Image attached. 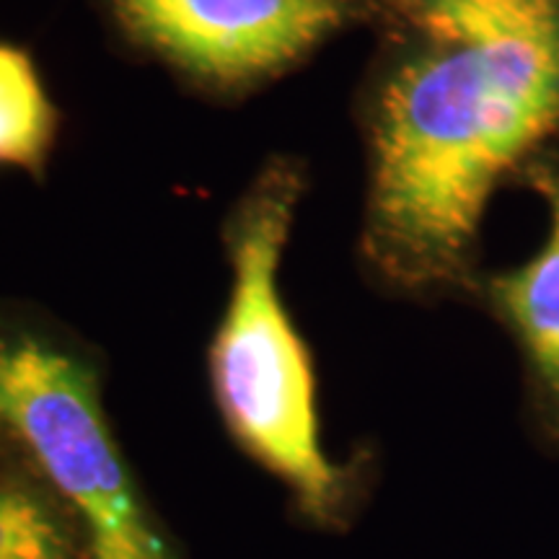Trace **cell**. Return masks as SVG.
Returning <instances> with one entry per match:
<instances>
[{
	"mask_svg": "<svg viewBox=\"0 0 559 559\" xmlns=\"http://www.w3.org/2000/svg\"><path fill=\"white\" fill-rule=\"evenodd\" d=\"M3 430H5V428H3V423H0V436H3Z\"/></svg>",
	"mask_w": 559,
	"mask_h": 559,
	"instance_id": "8",
	"label": "cell"
},
{
	"mask_svg": "<svg viewBox=\"0 0 559 559\" xmlns=\"http://www.w3.org/2000/svg\"><path fill=\"white\" fill-rule=\"evenodd\" d=\"M296 200V174L275 166L243 202L230 230L234 288L210 349V376L243 451L290 489L306 519L332 528L349 513L353 474L321 445L309 349L277 288Z\"/></svg>",
	"mask_w": 559,
	"mask_h": 559,
	"instance_id": "2",
	"label": "cell"
},
{
	"mask_svg": "<svg viewBox=\"0 0 559 559\" xmlns=\"http://www.w3.org/2000/svg\"><path fill=\"white\" fill-rule=\"evenodd\" d=\"M430 47L391 75L373 122L366 254L436 290L469 270L487 202L559 130V0H407Z\"/></svg>",
	"mask_w": 559,
	"mask_h": 559,
	"instance_id": "1",
	"label": "cell"
},
{
	"mask_svg": "<svg viewBox=\"0 0 559 559\" xmlns=\"http://www.w3.org/2000/svg\"><path fill=\"white\" fill-rule=\"evenodd\" d=\"M547 205V236L539 251L489 277L487 296L523 358V407L531 436L559 456V171H534Z\"/></svg>",
	"mask_w": 559,
	"mask_h": 559,
	"instance_id": "5",
	"label": "cell"
},
{
	"mask_svg": "<svg viewBox=\"0 0 559 559\" xmlns=\"http://www.w3.org/2000/svg\"><path fill=\"white\" fill-rule=\"evenodd\" d=\"M0 423L29 445L86 531L91 559H171L138 498L94 373L37 340L0 347Z\"/></svg>",
	"mask_w": 559,
	"mask_h": 559,
	"instance_id": "3",
	"label": "cell"
},
{
	"mask_svg": "<svg viewBox=\"0 0 559 559\" xmlns=\"http://www.w3.org/2000/svg\"><path fill=\"white\" fill-rule=\"evenodd\" d=\"M58 117L29 55L0 41V166L39 171Z\"/></svg>",
	"mask_w": 559,
	"mask_h": 559,
	"instance_id": "6",
	"label": "cell"
},
{
	"mask_svg": "<svg viewBox=\"0 0 559 559\" xmlns=\"http://www.w3.org/2000/svg\"><path fill=\"white\" fill-rule=\"evenodd\" d=\"M0 559H70L62 523L26 489L0 487Z\"/></svg>",
	"mask_w": 559,
	"mask_h": 559,
	"instance_id": "7",
	"label": "cell"
},
{
	"mask_svg": "<svg viewBox=\"0 0 559 559\" xmlns=\"http://www.w3.org/2000/svg\"><path fill=\"white\" fill-rule=\"evenodd\" d=\"M132 37L187 73L247 83L277 73L347 16L345 0H109Z\"/></svg>",
	"mask_w": 559,
	"mask_h": 559,
	"instance_id": "4",
	"label": "cell"
}]
</instances>
